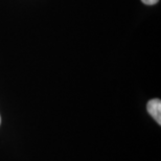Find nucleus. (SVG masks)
I'll return each mask as SVG.
<instances>
[{"instance_id":"obj_2","label":"nucleus","mask_w":161,"mask_h":161,"mask_svg":"<svg viewBox=\"0 0 161 161\" xmlns=\"http://www.w3.org/2000/svg\"><path fill=\"white\" fill-rule=\"evenodd\" d=\"M144 4H147V5H154L156 4L157 2L159 1V0H141Z\"/></svg>"},{"instance_id":"obj_3","label":"nucleus","mask_w":161,"mask_h":161,"mask_svg":"<svg viewBox=\"0 0 161 161\" xmlns=\"http://www.w3.org/2000/svg\"><path fill=\"white\" fill-rule=\"evenodd\" d=\"M0 124H1V117H0Z\"/></svg>"},{"instance_id":"obj_1","label":"nucleus","mask_w":161,"mask_h":161,"mask_svg":"<svg viewBox=\"0 0 161 161\" xmlns=\"http://www.w3.org/2000/svg\"><path fill=\"white\" fill-rule=\"evenodd\" d=\"M147 110L151 116L157 121V124L161 125V101L160 99L153 98L147 102Z\"/></svg>"}]
</instances>
